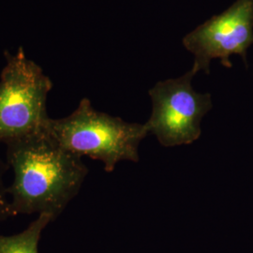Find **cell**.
<instances>
[{
  "mask_svg": "<svg viewBox=\"0 0 253 253\" xmlns=\"http://www.w3.org/2000/svg\"><path fill=\"white\" fill-rule=\"evenodd\" d=\"M7 164L13 171L8 187L13 217L47 214L56 219L78 194L88 169L47 132L10 142Z\"/></svg>",
  "mask_w": 253,
  "mask_h": 253,
  "instance_id": "6da1fadb",
  "label": "cell"
},
{
  "mask_svg": "<svg viewBox=\"0 0 253 253\" xmlns=\"http://www.w3.org/2000/svg\"><path fill=\"white\" fill-rule=\"evenodd\" d=\"M45 132L67 151L100 161L108 172L122 161L138 163L139 145L149 134L145 123H128L99 112L86 98L70 116L50 118Z\"/></svg>",
  "mask_w": 253,
  "mask_h": 253,
  "instance_id": "7a4b0ae2",
  "label": "cell"
},
{
  "mask_svg": "<svg viewBox=\"0 0 253 253\" xmlns=\"http://www.w3.org/2000/svg\"><path fill=\"white\" fill-rule=\"evenodd\" d=\"M5 56L0 75V142L7 145L45 131L50 119L46 103L53 83L22 47Z\"/></svg>",
  "mask_w": 253,
  "mask_h": 253,
  "instance_id": "3957f363",
  "label": "cell"
},
{
  "mask_svg": "<svg viewBox=\"0 0 253 253\" xmlns=\"http://www.w3.org/2000/svg\"><path fill=\"white\" fill-rule=\"evenodd\" d=\"M190 70L183 76L158 82L149 90L152 113L145 125L165 147L190 145L202 133L203 118L212 109L209 93H198Z\"/></svg>",
  "mask_w": 253,
  "mask_h": 253,
  "instance_id": "277c9868",
  "label": "cell"
},
{
  "mask_svg": "<svg viewBox=\"0 0 253 253\" xmlns=\"http://www.w3.org/2000/svg\"><path fill=\"white\" fill-rule=\"evenodd\" d=\"M183 44L194 55L191 72L209 73L210 62L218 59L231 68L230 56L247 59L253 44V0H235L223 12L209 19L183 39Z\"/></svg>",
  "mask_w": 253,
  "mask_h": 253,
  "instance_id": "5b68a950",
  "label": "cell"
},
{
  "mask_svg": "<svg viewBox=\"0 0 253 253\" xmlns=\"http://www.w3.org/2000/svg\"><path fill=\"white\" fill-rule=\"evenodd\" d=\"M54 221L47 214L38 215L27 229L13 235H0V253H39V243L42 232Z\"/></svg>",
  "mask_w": 253,
  "mask_h": 253,
  "instance_id": "8992f818",
  "label": "cell"
},
{
  "mask_svg": "<svg viewBox=\"0 0 253 253\" xmlns=\"http://www.w3.org/2000/svg\"><path fill=\"white\" fill-rule=\"evenodd\" d=\"M9 169V165L0 160V221L8 219L9 217H13L11 208H10V200H9L8 187H6L4 182V175Z\"/></svg>",
  "mask_w": 253,
  "mask_h": 253,
  "instance_id": "52a82bcc",
  "label": "cell"
}]
</instances>
